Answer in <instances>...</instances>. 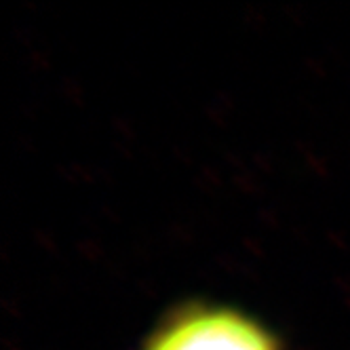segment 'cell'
Segmentation results:
<instances>
[{"label":"cell","mask_w":350,"mask_h":350,"mask_svg":"<svg viewBox=\"0 0 350 350\" xmlns=\"http://www.w3.org/2000/svg\"><path fill=\"white\" fill-rule=\"evenodd\" d=\"M135 350H285L268 325L234 306L184 302L171 308Z\"/></svg>","instance_id":"cell-1"}]
</instances>
